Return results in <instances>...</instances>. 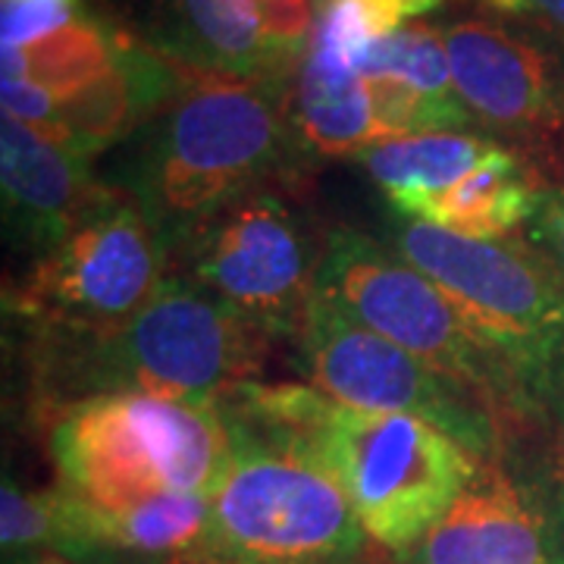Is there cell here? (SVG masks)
<instances>
[{"mask_svg": "<svg viewBox=\"0 0 564 564\" xmlns=\"http://www.w3.org/2000/svg\"><path fill=\"white\" fill-rule=\"evenodd\" d=\"M292 79L185 69L176 98L120 144L110 185L173 248L220 207L261 185H307L314 158L292 120Z\"/></svg>", "mask_w": 564, "mask_h": 564, "instance_id": "obj_1", "label": "cell"}, {"mask_svg": "<svg viewBox=\"0 0 564 564\" xmlns=\"http://www.w3.org/2000/svg\"><path fill=\"white\" fill-rule=\"evenodd\" d=\"M273 339L202 285L166 273L154 295L98 336H35V408L139 392L217 408L226 392L258 380Z\"/></svg>", "mask_w": 564, "mask_h": 564, "instance_id": "obj_2", "label": "cell"}, {"mask_svg": "<svg viewBox=\"0 0 564 564\" xmlns=\"http://www.w3.org/2000/svg\"><path fill=\"white\" fill-rule=\"evenodd\" d=\"M392 251L436 282L502 355L545 436L564 452V276L530 245L464 239L404 220Z\"/></svg>", "mask_w": 564, "mask_h": 564, "instance_id": "obj_3", "label": "cell"}, {"mask_svg": "<svg viewBox=\"0 0 564 564\" xmlns=\"http://www.w3.org/2000/svg\"><path fill=\"white\" fill-rule=\"evenodd\" d=\"M57 486L95 508H126L220 480L229 436L217 408L139 392L95 395L44 414Z\"/></svg>", "mask_w": 564, "mask_h": 564, "instance_id": "obj_4", "label": "cell"}, {"mask_svg": "<svg viewBox=\"0 0 564 564\" xmlns=\"http://www.w3.org/2000/svg\"><path fill=\"white\" fill-rule=\"evenodd\" d=\"M317 295L480 395L518 443H552L540 430L524 389L496 345L464 317L448 292L383 242L351 226L329 229L317 273Z\"/></svg>", "mask_w": 564, "mask_h": 564, "instance_id": "obj_5", "label": "cell"}, {"mask_svg": "<svg viewBox=\"0 0 564 564\" xmlns=\"http://www.w3.org/2000/svg\"><path fill=\"white\" fill-rule=\"evenodd\" d=\"M229 458L207 496L192 564H373V543L321 464L226 423Z\"/></svg>", "mask_w": 564, "mask_h": 564, "instance_id": "obj_6", "label": "cell"}, {"mask_svg": "<svg viewBox=\"0 0 564 564\" xmlns=\"http://www.w3.org/2000/svg\"><path fill=\"white\" fill-rule=\"evenodd\" d=\"M307 455L343 486L370 543L402 558L477 474L480 458L433 423L333 402Z\"/></svg>", "mask_w": 564, "mask_h": 564, "instance_id": "obj_7", "label": "cell"}, {"mask_svg": "<svg viewBox=\"0 0 564 564\" xmlns=\"http://www.w3.org/2000/svg\"><path fill=\"white\" fill-rule=\"evenodd\" d=\"M307 185H261L195 226L170 254L180 273L254 323L273 343H292L317 295L323 245L304 210Z\"/></svg>", "mask_w": 564, "mask_h": 564, "instance_id": "obj_8", "label": "cell"}, {"mask_svg": "<svg viewBox=\"0 0 564 564\" xmlns=\"http://www.w3.org/2000/svg\"><path fill=\"white\" fill-rule=\"evenodd\" d=\"M436 25L477 129L514 151L540 188L564 185L562 32L486 7Z\"/></svg>", "mask_w": 564, "mask_h": 564, "instance_id": "obj_9", "label": "cell"}, {"mask_svg": "<svg viewBox=\"0 0 564 564\" xmlns=\"http://www.w3.org/2000/svg\"><path fill=\"white\" fill-rule=\"evenodd\" d=\"M166 273L170 245L120 192L7 282L3 307L32 336H98L129 321Z\"/></svg>", "mask_w": 564, "mask_h": 564, "instance_id": "obj_10", "label": "cell"}, {"mask_svg": "<svg viewBox=\"0 0 564 564\" xmlns=\"http://www.w3.org/2000/svg\"><path fill=\"white\" fill-rule=\"evenodd\" d=\"M292 345L304 380L333 402L421 417L480 462H505L521 448L480 395L355 323L321 295H314Z\"/></svg>", "mask_w": 564, "mask_h": 564, "instance_id": "obj_11", "label": "cell"}, {"mask_svg": "<svg viewBox=\"0 0 564 564\" xmlns=\"http://www.w3.org/2000/svg\"><path fill=\"white\" fill-rule=\"evenodd\" d=\"M0 188L7 239L32 258L120 195L117 185L95 176L88 158L10 117L0 122Z\"/></svg>", "mask_w": 564, "mask_h": 564, "instance_id": "obj_12", "label": "cell"}, {"mask_svg": "<svg viewBox=\"0 0 564 564\" xmlns=\"http://www.w3.org/2000/svg\"><path fill=\"white\" fill-rule=\"evenodd\" d=\"M129 32L166 61L214 76L292 79L304 63L270 47L251 0H141Z\"/></svg>", "mask_w": 564, "mask_h": 564, "instance_id": "obj_13", "label": "cell"}, {"mask_svg": "<svg viewBox=\"0 0 564 564\" xmlns=\"http://www.w3.org/2000/svg\"><path fill=\"white\" fill-rule=\"evenodd\" d=\"M185 79V66L161 57L139 35L126 29V41L113 69L82 91L63 98L57 120L44 139L73 148L76 154L95 161L104 151H113L154 120L166 104L176 98Z\"/></svg>", "mask_w": 564, "mask_h": 564, "instance_id": "obj_14", "label": "cell"}, {"mask_svg": "<svg viewBox=\"0 0 564 564\" xmlns=\"http://www.w3.org/2000/svg\"><path fill=\"white\" fill-rule=\"evenodd\" d=\"M496 148L502 144L484 132H426L380 141L361 151L355 161L367 170L373 185L383 188L389 204L402 217L417 220L426 204L477 170Z\"/></svg>", "mask_w": 564, "mask_h": 564, "instance_id": "obj_15", "label": "cell"}, {"mask_svg": "<svg viewBox=\"0 0 564 564\" xmlns=\"http://www.w3.org/2000/svg\"><path fill=\"white\" fill-rule=\"evenodd\" d=\"M536 202L540 182L502 144L462 182L426 204L417 220L464 239H514L524 236Z\"/></svg>", "mask_w": 564, "mask_h": 564, "instance_id": "obj_16", "label": "cell"}, {"mask_svg": "<svg viewBox=\"0 0 564 564\" xmlns=\"http://www.w3.org/2000/svg\"><path fill=\"white\" fill-rule=\"evenodd\" d=\"M292 120L311 158H358L380 144L361 76L314 51L292 85Z\"/></svg>", "mask_w": 564, "mask_h": 564, "instance_id": "obj_17", "label": "cell"}, {"mask_svg": "<svg viewBox=\"0 0 564 564\" xmlns=\"http://www.w3.org/2000/svg\"><path fill=\"white\" fill-rule=\"evenodd\" d=\"M122 41L126 25L82 13L73 25L25 47V79L63 101L113 69Z\"/></svg>", "mask_w": 564, "mask_h": 564, "instance_id": "obj_18", "label": "cell"}, {"mask_svg": "<svg viewBox=\"0 0 564 564\" xmlns=\"http://www.w3.org/2000/svg\"><path fill=\"white\" fill-rule=\"evenodd\" d=\"M445 3L455 0H321L307 51L358 73L364 51L373 41L392 35L411 22H421Z\"/></svg>", "mask_w": 564, "mask_h": 564, "instance_id": "obj_19", "label": "cell"}, {"mask_svg": "<svg viewBox=\"0 0 564 564\" xmlns=\"http://www.w3.org/2000/svg\"><path fill=\"white\" fill-rule=\"evenodd\" d=\"M358 73L364 79H373V76L402 79L445 107H464L452 79L445 39L436 22H411L399 32L373 41L364 51Z\"/></svg>", "mask_w": 564, "mask_h": 564, "instance_id": "obj_20", "label": "cell"}, {"mask_svg": "<svg viewBox=\"0 0 564 564\" xmlns=\"http://www.w3.org/2000/svg\"><path fill=\"white\" fill-rule=\"evenodd\" d=\"M61 486L54 489H22L13 480H3L0 489V543L3 562L29 552L54 549L61 530Z\"/></svg>", "mask_w": 564, "mask_h": 564, "instance_id": "obj_21", "label": "cell"}, {"mask_svg": "<svg viewBox=\"0 0 564 564\" xmlns=\"http://www.w3.org/2000/svg\"><path fill=\"white\" fill-rule=\"evenodd\" d=\"M88 13L85 0H0V44L3 51L32 47Z\"/></svg>", "mask_w": 564, "mask_h": 564, "instance_id": "obj_22", "label": "cell"}, {"mask_svg": "<svg viewBox=\"0 0 564 564\" xmlns=\"http://www.w3.org/2000/svg\"><path fill=\"white\" fill-rule=\"evenodd\" d=\"M263 39L285 61L302 63L317 22V0H251Z\"/></svg>", "mask_w": 564, "mask_h": 564, "instance_id": "obj_23", "label": "cell"}, {"mask_svg": "<svg viewBox=\"0 0 564 564\" xmlns=\"http://www.w3.org/2000/svg\"><path fill=\"white\" fill-rule=\"evenodd\" d=\"M521 239L564 276V185L540 188L533 220L527 223Z\"/></svg>", "mask_w": 564, "mask_h": 564, "instance_id": "obj_24", "label": "cell"}, {"mask_svg": "<svg viewBox=\"0 0 564 564\" xmlns=\"http://www.w3.org/2000/svg\"><path fill=\"white\" fill-rule=\"evenodd\" d=\"M0 98H3V117L22 122L35 132H47L57 120L61 101L35 82L3 79L0 82Z\"/></svg>", "mask_w": 564, "mask_h": 564, "instance_id": "obj_25", "label": "cell"}, {"mask_svg": "<svg viewBox=\"0 0 564 564\" xmlns=\"http://www.w3.org/2000/svg\"><path fill=\"white\" fill-rule=\"evenodd\" d=\"M477 7L508 13V17H530L540 20L549 29L564 35V0H474Z\"/></svg>", "mask_w": 564, "mask_h": 564, "instance_id": "obj_26", "label": "cell"}, {"mask_svg": "<svg viewBox=\"0 0 564 564\" xmlns=\"http://www.w3.org/2000/svg\"><path fill=\"white\" fill-rule=\"evenodd\" d=\"M7 564H76V562L63 558V555H57V552L41 549V552H29V555H20V558H10Z\"/></svg>", "mask_w": 564, "mask_h": 564, "instance_id": "obj_27", "label": "cell"}, {"mask_svg": "<svg viewBox=\"0 0 564 564\" xmlns=\"http://www.w3.org/2000/svg\"><path fill=\"white\" fill-rule=\"evenodd\" d=\"M317 3H321V0H317Z\"/></svg>", "mask_w": 564, "mask_h": 564, "instance_id": "obj_28", "label": "cell"}]
</instances>
